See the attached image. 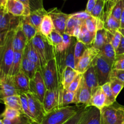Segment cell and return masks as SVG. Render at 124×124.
Instances as JSON below:
<instances>
[{
  "label": "cell",
  "mask_w": 124,
  "mask_h": 124,
  "mask_svg": "<svg viewBox=\"0 0 124 124\" xmlns=\"http://www.w3.org/2000/svg\"><path fill=\"white\" fill-rule=\"evenodd\" d=\"M110 77H116L124 82V71L113 69Z\"/></svg>",
  "instance_id": "cell-52"
},
{
  "label": "cell",
  "mask_w": 124,
  "mask_h": 124,
  "mask_svg": "<svg viewBox=\"0 0 124 124\" xmlns=\"http://www.w3.org/2000/svg\"><path fill=\"white\" fill-rule=\"evenodd\" d=\"M79 74V72L74 68L70 66L65 67L61 77V85L63 88L67 89L71 82Z\"/></svg>",
  "instance_id": "cell-26"
},
{
  "label": "cell",
  "mask_w": 124,
  "mask_h": 124,
  "mask_svg": "<svg viewBox=\"0 0 124 124\" xmlns=\"http://www.w3.org/2000/svg\"><path fill=\"white\" fill-rule=\"evenodd\" d=\"M54 24V29L61 34L65 33L67 20L70 18V14L63 13L57 8L52 9L48 11Z\"/></svg>",
  "instance_id": "cell-13"
},
{
  "label": "cell",
  "mask_w": 124,
  "mask_h": 124,
  "mask_svg": "<svg viewBox=\"0 0 124 124\" xmlns=\"http://www.w3.org/2000/svg\"><path fill=\"white\" fill-rule=\"evenodd\" d=\"M124 122V106L117 102L101 110V124H122Z\"/></svg>",
  "instance_id": "cell-5"
},
{
  "label": "cell",
  "mask_w": 124,
  "mask_h": 124,
  "mask_svg": "<svg viewBox=\"0 0 124 124\" xmlns=\"http://www.w3.org/2000/svg\"><path fill=\"white\" fill-rule=\"evenodd\" d=\"M22 30L26 36L28 41H30L39 32L37 28L31 23L28 17H22L21 19Z\"/></svg>",
  "instance_id": "cell-24"
},
{
  "label": "cell",
  "mask_w": 124,
  "mask_h": 124,
  "mask_svg": "<svg viewBox=\"0 0 124 124\" xmlns=\"http://www.w3.org/2000/svg\"><path fill=\"white\" fill-rule=\"evenodd\" d=\"M108 42H110L108 32L105 28H103L97 30L92 46L101 51Z\"/></svg>",
  "instance_id": "cell-23"
},
{
  "label": "cell",
  "mask_w": 124,
  "mask_h": 124,
  "mask_svg": "<svg viewBox=\"0 0 124 124\" xmlns=\"http://www.w3.org/2000/svg\"><path fill=\"white\" fill-rule=\"evenodd\" d=\"M99 52L100 51L93 46H88L83 55L80 58L75 69L79 73L84 74L92 65L93 60L99 54Z\"/></svg>",
  "instance_id": "cell-12"
},
{
  "label": "cell",
  "mask_w": 124,
  "mask_h": 124,
  "mask_svg": "<svg viewBox=\"0 0 124 124\" xmlns=\"http://www.w3.org/2000/svg\"><path fill=\"white\" fill-rule=\"evenodd\" d=\"M92 91L90 89L82 78V81L76 91V105H87L90 100L92 97Z\"/></svg>",
  "instance_id": "cell-15"
},
{
  "label": "cell",
  "mask_w": 124,
  "mask_h": 124,
  "mask_svg": "<svg viewBox=\"0 0 124 124\" xmlns=\"http://www.w3.org/2000/svg\"><path fill=\"white\" fill-rule=\"evenodd\" d=\"M88 106H94L101 110L107 106V97L102 90L101 86H99L97 89L92 94L90 100L87 105Z\"/></svg>",
  "instance_id": "cell-19"
},
{
  "label": "cell",
  "mask_w": 124,
  "mask_h": 124,
  "mask_svg": "<svg viewBox=\"0 0 124 124\" xmlns=\"http://www.w3.org/2000/svg\"><path fill=\"white\" fill-rule=\"evenodd\" d=\"M101 87L107 97V106L112 105L113 103L116 102V98L114 96L109 81L102 85Z\"/></svg>",
  "instance_id": "cell-42"
},
{
  "label": "cell",
  "mask_w": 124,
  "mask_h": 124,
  "mask_svg": "<svg viewBox=\"0 0 124 124\" xmlns=\"http://www.w3.org/2000/svg\"><path fill=\"white\" fill-rule=\"evenodd\" d=\"M84 105L65 106L55 108L44 117L40 124H64L76 114Z\"/></svg>",
  "instance_id": "cell-2"
},
{
  "label": "cell",
  "mask_w": 124,
  "mask_h": 124,
  "mask_svg": "<svg viewBox=\"0 0 124 124\" xmlns=\"http://www.w3.org/2000/svg\"><path fill=\"white\" fill-rule=\"evenodd\" d=\"M0 88L1 98L19 95V92L15 87L12 77L0 79Z\"/></svg>",
  "instance_id": "cell-17"
},
{
  "label": "cell",
  "mask_w": 124,
  "mask_h": 124,
  "mask_svg": "<svg viewBox=\"0 0 124 124\" xmlns=\"http://www.w3.org/2000/svg\"><path fill=\"white\" fill-rule=\"evenodd\" d=\"M123 9V0L119 1L116 5L113 7L111 10V15L117 20H121V14Z\"/></svg>",
  "instance_id": "cell-48"
},
{
  "label": "cell",
  "mask_w": 124,
  "mask_h": 124,
  "mask_svg": "<svg viewBox=\"0 0 124 124\" xmlns=\"http://www.w3.org/2000/svg\"><path fill=\"white\" fill-rule=\"evenodd\" d=\"M79 124H101V110L89 106Z\"/></svg>",
  "instance_id": "cell-21"
},
{
  "label": "cell",
  "mask_w": 124,
  "mask_h": 124,
  "mask_svg": "<svg viewBox=\"0 0 124 124\" xmlns=\"http://www.w3.org/2000/svg\"><path fill=\"white\" fill-rule=\"evenodd\" d=\"M47 38H48L50 43L54 46L55 49L58 48L62 43V34L59 33L55 29Z\"/></svg>",
  "instance_id": "cell-41"
},
{
  "label": "cell",
  "mask_w": 124,
  "mask_h": 124,
  "mask_svg": "<svg viewBox=\"0 0 124 124\" xmlns=\"http://www.w3.org/2000/svg\"><path fill=\"white\" fill-rule=\"evenodd\" d=\"M15 87L18 92L27 93L30 92V80L29 77L21 71L12 78Z\"/></svg>",
  "instance_id": "cell-18"
},
{
  "label": "cell",
  "mask_w": 124,
  "mask_h": 124,
  "mask_svg": "<svg viewBox=\"0 0 124 124\" xmlns=\"http://www.w3.org/2000/svg\"><path fill=\"white\" fill-rule=\"evenodd\" d=\"M96 33H92L90 32L86 27L84 22H83L81 26V30L79 35L77 38L78 41H81L88 46H92L95 38Z\"/></svg>",
  "instance_id": "cell-29"
},
{
  "label": "cell",
  "mask_w": 124,
  "mask_h": 124,
  "mask_svg": "<svg viewBox=\"0 0 124 124\" xmlns=\"http://www.w3.org/2000/svg\"><path fill=\"white\" fill-rule=\"evenodd\" d=\"M122 55V56H123V57H124V55Z\"/></svg>",
  "instance_id": "cell-61"
},
{
  "label": "cell",
  "mask_w": 124,
  "mask_h": 124,
  "mask_svg": "<svg viewBox=\"0 0 124 124\" xmlns=\"http://www.w3.org/2000/svg\"><path fill=\"white\" fill-rule=\"evenodd\" d=\"M121 28H124V0H123V9L121 17Z\"/></svg>",
  "instance_id": "cell-55"
},
{
  "label": "cell",
  "mask_w": 124,
  "mask_h": 124,
  "mask_svg": "<svg viewBox=\"0 0 124 124\" xmlns=\"http://www.w3.org/2000/svg\"><path fill=\"white\" fill-rule=\"evenodd\" d=\"M78 40L76 38L72 36L70 46L65 51L59 52L55 49L54 58L56 62L58 70L61 80L62 74L66 66H70L76 69L75 60V48Z\"/></svg>",
  "instance_id": "cell-6"
},
{
  "label": "cell",
  "mask_w": 124,
  "mask_h": 124,
  "mask_svg": "<svg viewBox=\"0 0 124 124\" xmlns=\"http://www.w3.org/2000/svg\"><path fill=\"white\" fill-rule=\"evenodd\" d=\"M20 1H21L28 9L31 10V7H30V0H19Z\"/></svg>",
  "instance_id": "cell-56"
},
{
  "label": "cell",
  "mask_w": 124,
  "mask_h": 124,
  "mask_svg": "<svg viewBox=\"0 0 124 124\" xmlns=\"http://www.w3.org/2000/svg\"><path fill=\"white\" fill-rule=\"evenodd\" d=\"M76 103V92H71L63 88L61 91V105L60 106H68L71 103Z\"/></svg>",
  "instance_id": "cell-34"
},
{
  "label": "cell",
  "mask_w": 124,
  "mask_h": 124,
  "mask_svg": "<svg viewBox=\"0 0 124 124\" xmlns=\"http://www.w3.org/2000/svg\"><path fill=\"white\" fill-rule=\"evenodd\" d=\"M99 53L112 63H114V62L116 60V50L115 49L110 42H108L107 43L105 44V46L100 51Z\"/></svg>",
  "instance_id": "cell-36"
},
{
  "label": "cell",
  "mask_w": 124,
  "mask_h": 124,
  "mask_svg": "<svg viewBox=\"0 0 124 124\" xmlns=\"http://www.w3.org/2000/svg\"><path fill=\"white\" fill-rule=\"evenodd\" d=\"M24 51H15L14 59L10 72V77L13 78L21 71L22 61H23Z\"/></svg>",
  "instance_id": "cell-31"
},
{
  "label": "cell",
  "mask_w": 124,
  "mask_h": 124,
  "mask_svg": "<svg viewBox=\"0 0 124 124\" xmlns=\"http://www.w3.org/2000/svg\"><path fill=\"white\" fill-rule=\"evenodd\" d=\"M54 29H55L53 21L50 15L48 13L42 19L39 27V32L47 37Z\"/></svg>",
  "instance_id": "cell-32"
},
{
  "label": "cell",
  "mask_w": 124,
  "mask_h": 124,
  "mask_svg": "<svg viewBox=\"0 0 124 124\" xmlns=\"http://www.w3.org/2000/svg\"><path fill=\"white\" fill-rule=\"evenodd\" d=\"M116 55H122L124 54V36L122 35V40L119 46L116 51Z\"/></svg>",
  "instance_id": "cell-53"
},
{
  "label": "cell",
  "mask_w": 124,
  "mask_h": 124,
  "mask_svg": "<svg viewBox=\"0 0 124 124\" xmlns=\"http://www.w3.org/2000/svg\"><path fill=\"white\" fill-rule=\"evenodd\" d=\"M109 82L114 96L117 98L121 91L124 88V82L116 77H110Z\"/></svg>",
  "instance_id": "cell-39"
},
{
  "label": "cell",
  "mask_w": 124,
  "mask_h": 124,
  "mask_svg": "<svg viewBox=\"0 0 124 124\" xmlns=\"http://www.w3.org/2000/svg\"><path fill=\"white\" fill-rule=\"evenodd\" d=\"M26 94L27 96L29 108L35 123L36 124H40L47 114L45 111L43 103L31 92H29L26 93Z\"/></svg>",
  "instance_id": "cell-8"
},
{
  "label": "cell",
  "mask_w": 124,
  "mask_h": 124,
  "mask_svg": "<svg viewBox=\"0 0 124 124\" xmlns=\"http://www.w3.org/2000/svg\"><path fill=\"white\" fill-rule=\"evenodd\" d=\"M120 1H121V0H116V1H115V4H117V2Z\"/></svg>",
  "instance_id": "cell-59"
},
{
  "label": "cell",
  "mask_w": 124,
  "mask_h": 124,
  "mask_svg": "<svg viewBox=\"0 0 124 124\" xmlns=\"http://www.w3.org/2000/svg\"><path fill=\"white\" fill-rule=\"evenodd\" d=\"M109 35H110V43H111L112 46H113L115 49L116 51V49H117V47L119 46L120 43H121V40H122V34H121L119 30H117L114 34H112L110 32H109Z\"/></svg>",
  "instance_id": "cell-46"
},
{
  "label": "cell",
  "mask_w": 124,
  "mask_h": 124,
  "mask_svg": "<svg viewBox=\"0 0 124 124\" xmlns=\"http://www.w3.org/2000/svg\"><path fill=\"white\" fill-rule=\"evenodd\" d=\"M96 2L97 0H88L87 6H86L85 11H87V12L90 13L91 12H92L93 9L94 8Z\"/></svg>",
  "instance_id": "cell-54"
},
{
  "label": "cell",
  "mask_w": 124,
  "mask_h": 124,
  "mask_svg": "<svg viewBox=\"0 0 124 124\" xmlns=\"http://www.w3.org/2000/svg\"><path fill=\"white\" fill-rule=\"evenodd\" d=\"M83 22L84 21H82L80 19L73 18V17H71L70 16V18H69L67 22L65 33L70 35V36H73L75 30L82 26Z\"/></svg>",
  "instance_id": "cell-35"
},
{
  "label": "cell",
  "mask_w": 124,
  "mask_h": 124,
  "mask_svg": "<svg viewBox=\"0 0 124 124\" xmlns=\"http://www.w3.org/2000/svg\"><path fill=\"white\" fill-rule=\"evenodd\" d=\"M64 1H66V0H64Z\"/></svg>",
  "instance_id": "cell-63"
},
{
  "label": "cell",
  "mask_w": 124,
  "mask_h": 124,
  "mask_svg": "<svg viewBox=\"0 0 124 124\" xmlns=\"http://www.w3.org/2000/svg\"><path fill=\"white\" fill-rule=\"evenodd\" d=\"M48 13V11L46 10L42 5H41L38 8L31 10L30 14L27 17L31 24H33L39 32V27L42 19Z\"/></svg>",
  "instance_id": "cell-22"
},
{
  "label": "cell",
  "mask_w": 124,
  "mask_h": 124,
  "mask_svg": "<svg viewBox=\"0 0 124 124\" xmlns=\"http://www.w3.org/2000/svg\"><path fill=\"white\" fill-rule=\"evenodd\" d=\"M19 95L21 97V100L23 112H24V113L25 115H27L33 122H34L35 123L32 114H31V112H30V108H29V102H28V98L26 93H24V92H19Z\"/></svg>",
  "instance_id": "cell-44"
},
{
  "label": "cell",
  "mask_w": 124,
  "mask_h": 124,
  "mask_svg": "<svg viewBox=\"0 0 124 124\" xmlns=\"http://www.w3.org/2000/svg\"><path fill=\"white\" fill-rule=\"evenodd\" d=\"M88 107L89 106H88L86 105H84L83 106L75 115L71 117L70 119H69L64 124H79L83 117L84 116L85 114L88 110Z\"/></svg>",
  "instance_id": "cell-40"
},
{
  "label": "cell",
  "mask_w": 124,
  "mask_h": 124,
  "mask_svg": "<svg viewBox=\"0 0 124 124\" xmlns=\"http://www.w3.org/2000/svg\"><path fill=\"white\" fill-rule=\"evenodd\" d=\"M24 52L27 55V58L30 61L33 62L37 66L39 69V71H41L42 67H41L39 57L38 54L37 52H36V49H35V47H34L33 44V43L31 40L29 41L28 44H27L26 47H25V49H24Z\"/></svg>",
  "instance_id": "cell-30"
},
{
  "label": "cell",
  "mask_w": 124,
  "mask_h": 124,
  "mask_svg": "<svg viewBox=\"0 0 124 124\" xmlns=\"http://www.w3.org/2000/svg\"><path fill=\"white\" fill-rule=\"evenodd\" d=\"M38 71H39V69L37 66L27 58L24 52H23L21 71L27 75L29 79H32Z\"/></svg>",
  "instance_id": "cell-25"
},
{
  "label": "cell",
  "mask_w": 124,
  "mask_h": 124,
  "mask_svg": "<svg viewBox=\"0 0 124 124\" xmlns=\"http://www.w3.org/2000/svg\"><path fill=\"white\" fill-rule=\"evenodd\" d=\"M22 114H23V113H22L21 112L17 110V109L6 106L4 111L1 114V117L2 119L12 120V119L21 115Z\"/></svg>",
  "instance_id": "cell-45"
},
{
  "label": "cell",
  "mask_w": 124,
  "mask_h": 124,
  "mask_svg": "<svg viewBox=\"0 0 124 124\" xmlns=\"http://www.w3.org/2000/svg\"><path fill=\"white\" fill-rule=\"evenodd\" d=\"M84 23L87 29L92 33H96L97 30L99 29L105 28L104 21L97 19L92 16L86 19Z\"/></svg>",
  "instance_id": "cell-33"
},
{
  "label": "cell",
  "mask_w": 124,
  "mask_h": 124,
  "mask_svg": "<svg viewBox=\"0 0 124 124\" xmlns=\"http://www.w3.org/2000/svg\"><path fill=\"white\" fill-rule=\"evenodd\" d=\"M83 79L86 85L88 86V87L92 91V94H93L100 86L96 73L92 64L83 74Z\"/></svg>",
  "instance_id": "cell-20"
},
{
  "label": "cell",
  "mask_w": 124,
  "mask_h": 124,
  "mask_svg": "<svg viewBox=\"0 0 124 124\" xmlns=\"http://www.w3.org/2000/svg\"><path fill=\"white\" fill-rule=\"evenodd\" d=\"M41 73L47 90L63 88L55 58L50 60L46 63L41 69Z\"/></svg>",
  "instance_id": "cell-4"
},
{
  "label": "cell",
  "mask_w": 124,
  "mask_h": 124,
  "mask_svg": "<svg viewBox=\"0 0 124 124\" xmlns=\"http://www.w3.org/2000/svg\"><path fill=\"white\" fill-rule=\"evenodd\" d=\"M2 103L5 105V106L9 108H13L17 109L24 114L23 112V106H22L21 100L19 95H15V96H8V97L1 98Z\"/></svg>",
  "instance_id": "cell-28"
},
{
  "label": "cell",
  "mask_w": 124,
  "mask_h": 124,
  "mask_svg": "<svg viewBox=\"0 0 124 124\" xmlns=\"http://www.w3.org/2000/svg\"><path fill=\"white\" fill-rule=\"evenodd\" d=\"M119 30L121 32V33L122 34V35L124 36V28H120V29H119Z\"/></svg>",
  "instance_id": "cell-58"
},
{
  "label": "cell",
  "mask_w": 124,
  "mask_h": 124,
  "mask_svg": "<svg viewBox=\"0 0 124 124\" xmlns=\"http://www.w3.org/2000/svg\"><path fill=\"white\" fill-rule=\"evenodd\" d=\"M106 6V2L103 0H97V2L94 6V8L90 13L91 16L97 18L98 19H101L104 21V16L105 13V6Z\"/></svg>",
  "instance_id": "cell-37"
},
{
  "label": "cell",
  "mask_w": 124,
  "mask_h": 124,
  "mask_svg": "<svg viewBox=\"0 0 124 124\" xmlns=\"http://www.w3.org/2000/svg\"><path fill=\"white\" fill-rule=\"evenodd\" d=\"M113 69L124 71V57L122 55H116V58L113 65Z\"/></svg>",
  "instance_id": "cell-50"
},
{
  "label": "cell",
  "mask_w": 124,
  "mask_h": 124,
  "mask_svg": "<svg viewBox=\"0 0 124 124\" xmlns=\"http://www.w3.org/2000/svg\"><path fill=\"white\" fill-rule=\"evenodd\" d=\"M100 86L108 82L113 70V63L99 53L92 62Z\"/></svg>",
  "instance_id": "cell-7"
},
{
  "label": "cell",
  "mask_w": 124,
  "mask_h": 124,
  "mask_svg": "<svg viewBox=\"0 0 124 124\" xmlns=\"http://www.w3.org/2000/svg\"><path fill=\"white\" fill-rule=\"evenodd\" d=\"M82 78H83V74L79 73V74L76 76V77L75 78V80L71 82V83L70 84V86H69V88H67V90L71 91V92H76V91H77L78 88L79 87L80 85H81Z\"/></svg>",
  "instance_id": "cell-49"
},
{
  "label": "cell",
  "mask_w": 124,
  "mask_h": 124,
  "mask_svg": "<svg viewBox=\"0 0 124 124\" xmlns=\"http://www.w3.org/2000/svg\"><path fill=\"white\" fill-rule=\"evenodd\" d=\"M88 47V46L84 44L82 42L78 41V40L77 41L75 48V60L76 66L78 64V63L80 58L83 55L85 51L87 50Z\"/></svg>",
  "instance_id": "cell-43"
},
{
  "label": "cell",
  "mask_w": 124,
  "mask_h": 124,
  "mask_svg": "<svg viewBox=\"0 0 124 124\" xmlns=\"http://www.w3.org/2000/svg\"><path fill=\"white\" fill-rule=\"evenodd\" d=\"M47 91L41 71H38L35 77L30 80V92L34 96L43 102L46 91Z\"/></svg>",
  "instance_id": "cell-9"
},
{
  "label": "cell",
  "mask_w": 124,
  "mask_h": 124,
  "mask_svg": "<svg viewBox=\"0 0 124 124\" xmlns=\"http://www.w3.org/2000/svg\"><path fill=\"white\" fill-rule=\"evenodd\" d=\"M7 12L15 17H27L31 10L19 0H8L4 7Z\"/></svg>",
  "instance_id": "cell-14"
},
{
  "label": "cell",
  "mask_w": 124,
  "mask_h": 124,
  "mask_svg": "<svg viewBox=\"0 0 124 124\" xmlns=\"http://www.w3.org/2000/svg\"><path fill=\"white\" fill-rule=\"evenodd\" d=\"M31 41L39 57L42 68L48 61L54 58L55 48L50 43L48 38L39 32L35 35Z\"/></svg>",
  "instance_id": "cell-3"
},
{
  "label": "cell",
  "mask_w": 124,
  "mask_h": 124,
  "mask_svg": "<svg viewBox=\"0 0 124 124\" xmlns=\"http://www.w3.org/2000/svg\"><path fill=\"white\" fill-rule=\"evenodd\" d=\"M122 124H124V122H123V123H122Z\"/></svg>",
  "instance_id": "cell-62"
},
{
  "label": "cell",
  "mask_w": 124,
  "mask_h": 124,
  "mask_svg": "<svg viewBox=\"0 0 124 124\" xmlns=\"http://www.w3.org/2000/svg\"><path fill=\"white\" fill-rule=\"evenodd\" d=\"M15 29L1 33L0 40V79L10 77V72L14 59L13 36Z\"/></svg>",
  "instance_id": "cell-1"
},
{
  "label": "cell",
  "mask_w": 124,
  "mask_h": 124,
  "mask_svg": "<svg viewBox=\"0 0 124 124\" xmlns=\"http://www.w3.org/2000/svg\"><path fill=\"white\" fill-rule=\"evenodd\" d=\"M8 0H0V7L4 8Z\"/></svg>",
  "instance_id": "cell-57"
},
{
  "label": "cell",
  "mask_w": 124,
  "mask_h": 124,
  "mask_svg": "<svg viewBox=\"0 0 124 124\" xmlns=\"http://www.w3.org/2000/svg\"><path fill=\"white\" fill-rule=\"evenodd\" d=\"M29 41L22 30L20 22L18 26L15 29L13 41L15 51H24Z\"/></svg>",
  "instance_id": "cell-16"
},
{
  "label": "cell",
  "mask_w": 124,
  "mask_h": 124,
  "mask_svg": "<svg viewBox=\"0 0 124 124\" xmlns=\"http://www.w3.org/2000/svg\"><path fill=\"white\" fill-rule=\"evenodd\" d=\"M21 17L12 15L4 8H1L0 34L15 29L20 23Z\"/></svg>",
  "instance_id": "cell-10"
},
{
  "label": "cell",
  "mask_w": 124,
  "mask_h": 124,
  "mask_svg": "<svg viewBox=\"0 0 124 124\" xmlns=\"http://www.w3.org/2000/svg\"><path fill=\"white\" fill-rule=\"evenodd\" d=\"M104 27L114 34L116 30H119L121 28V22L117 20L111 15V12H105L104 16Z\"/></svg>",
  "instance_id": "cell-27"
},
{
  "label": "cell",
  "mask_w": 124,
  "mask_h": 124,
  "mask_svg": "<svg viewBox=\"0 0 124 124\" xmlns=\"http://www.w3.org/2000/svg\"><path fill=\"white\" fill-rule=\"evenodd\" d=\"M70 16L73 18H77V19H80V20L82 21H85L87 19H88L91 16L90 13L87 12V11H81V12H76L74 13H71L70 14Z\"/></svg>",
  "instance_id": "cell-51"
},
{
  "label": "cell",
  "mask_w": 124,
  "mask_h": 124,
  "mask_svg": "<svg viewBox=\"0 0 124 124\" xmlns=\"http://www.w3.org/2000/svg\"><path fill=\"white\" fill-rule=\"evenodd\" d=\"M103 1H104L105 2H106V3H107V2H108V1H110V0H103Z\"/></svg>",
  "instance_id": "cell-60"
},
{
  "label": "cell",
  "mask_w": 124,
  "mask_h": 124,
  "mask_svg": "<svg viewBox=\"0 0 124 124\" xmlns=\"http://www.w3.org/2000/svg\"><path fill=\"white\" fill-rule=\"evenodd\" d=\"M0 124H36L33 122L27 115L25 114H22L19 116L12 119L8 120L6 119H1Z\"/></svg>",
  "instance_id": "cell-38"
},
{
  "label": "cell",
  "mask_w": 124,
  "mask_h": 124,
  "mask_svg": "<svg viewBox=\"0 0 124 124\" xmlns=\"http://www.w3.org/2000/svg\"><path fill=\"white\" fill-rule=\"evenodd\" d=\"M62 37H63V41L62 43L61 44L60 46L58 47L57 49H55L57 51L59 52H62V51L66 50L69 46H70L71 43V40H72V36L70 35H68V34H62Z\"/></svg>",
  "instance_id": "cell-47"
},
{
  "label": "cell",
  "mask_w": 124,
  "mask_h": 124,
  "mask_svg": "<svg viewBox=\"0 0 124 124\" xmlns=\"http://www.w3.org/2000/svg\"><path fill=\"white\" fill-rule=\"evenodd\" d=\"M63 88L54 90H47L45 94L42 103L46 114L53 111L55 108L60 106L61 89Z\"/></svg>",
  "instance_id": "cell-11"
}]
</instances>
